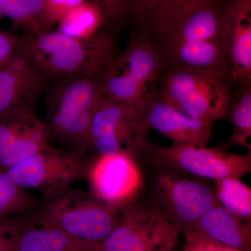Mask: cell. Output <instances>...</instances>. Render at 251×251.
I'll return each instance as SVG.
<instances>
[{"instance_id":"18","label":"cell","mask_w":251,"mask_h":251,"mask_svg":"<svg viewBox=\"0 0 251 251\" xmlns=\"http://www.w3.org/2000/svg\"><path fill=\"white\" fill-rule=\"evenodd\" d=\"M99 245L59 229L27 224L18 238L16 251H100Z\"/></svg>"},{"instance_id":"22","label":"cell","mask_w":251,"mask_h":251,"mask_svg":"<svg viewBox=\"0 0 251 251\" xmlns=\"http://www.w3.org/2000/svg\"><path fill=\"white\" fill-rule=\"evenodd\" d=\"M219 204L244 222L251 223V188L237 177L214 181Z\"/></svg>"},{"instance_id":"13","label":"cell","mask_w":251,"mask_h":251,"mask_svg":"<svg viewBox=\"0 0 251 251\" xmlns=\"http://www.w3.org/2000/svg\"><path fill=\"white\" fill-rule=\"evenodd\" d=\"M45 122L35 110L18 109L0 117V170L16 166L50 146Z\"/></svg>"},{"instance_id":"15","label":"cell","mask_w":251,"mask_h":251,"mask_svg":"<svg viewBox=\"0 0 251 251\" xmlns=\"http://www.w3.org/2000/svg\"><path fill=\"white\" fill-rule=\"evenodd\" d=\"M49 80L16 49L0 69V117L18 109L35 110Z\"/></svg>"},{"instance_id":"4","label":"cell","mask_w":251,"mask_h":251,"mask_svg":"<svg viewBox=\"0 0 251 251\" xmlns=\"http://www.w3.org/2000/svg\"><path fill=\"white\" fill-rule=\"evenodd\" d=\"M119 211L90 191L70 186L44 197L36 207L32 224L100 244L115 227Z\"/></svg>"},{"instance_id":"28","label":"cell","mask_w":251,"mask_h":251,"mask_svg":"<svg viewBox=\"0 0 251 251\" xmlns=\"http://www.w3.org/2000/svg\"><path fill=\"white\" fill-rule=\"evenodd\" d=\"M21 216L0 221V251H16L18 238L24 225Z\"/></svg>"},{"instance_id":"5","label":"cell","mask_w":251,"mask_h":251,"mask_svg":"<svg viewBox=\"0 0 251 251\" xmlns=\"http://www.w3.org/2000/svg\"><path fill=\"white\" fill-rule=\"evenodd\" d=\"M163 69L148 34L132 32L126 49L120 51L100 76L103 97L142 109L156 92Z\"/></svg>"},{"instance_id":"21","label":"cell","mask_w":251,"mask_h":251,"mask_svg":"<svg viewBox=\"0 0 251 251\" xmlns=\"http://www.w3.org/2000/svg\"><path fill=\"white\" fill-rule=\"evenodd\" d=\"M104 25V17L95 1H87L73 9L59 21L56 31L74 38L90 37Z\"/></svg>"},{"instance_id":"20","label":"cell","mask_w":251,"mask_h":251,"mask_svg":"<svg viewBox=\"0 0 251 251\" xmlns=\"http://www.w3.org/2000/svg\"><path fill=\"white\" fill-rule=\"evenodd\" d=\"M226 120L232 124L234 130L221 145L226 150L240 147L251 151V85L236 90Z\"/></svg>"},{"instance_id":"2","label":"cell","mask_w":251,"mask_h":251,"mask_svg":"<svg viewBox=\"0 0 251 251\" xmlns=\"http://www.w3.org/2000/svg\"><path fill=\"white\" fill-rule=\"evenodd\" d=\"M46 121L51 141L87 156L94 112L103 99L100 76L75 75L50 81L45 91Z\"/></svg>"},{"instance_id":"30","label":"cell","mask_w":251,"mask_h":251,"mask_svg":"<svg viewBox=\"0 0 251 251\" xmlns=\"http://www.w3.org/2000/svg\"><path fill=\"white\" fill-rule=\"evenodd\" d=\"M232 18L235 20L251 18V0H229Z\"/></svg>"},{"instance_id":"11","label":"cell","mask_w":251,"mask_h":251,"mask_svg":"<svg viewBox=\"0 0 251 251\" xmlns=\"http://www.w3.org/2000/svg\"><path fill=\"white\" fill-rule=\"evenodd\" d=\"M89 160L50 145L4 172L20 187L40 191L46 197L85 178Z\"/></svg>"},{"instance_id":"23","label":"cell","mask_w":251,"mask_h":251,"mask_svg":"<svg viewBox=\"0 0 251 251\" xmlns=\"http://www.w3.org/2000/svg\"><path fill=\"white\" fill-rule=\"evenodd\" d=\"M38 205L35 198L0 170V221L30 212Z\"/></svg>"},{"instance_id":"1","label":"cell","mask_w":251,"mask_h":251,"mask_svg":"<svg viewBox=\"0 0 251 251\" xmlns=\"http://www.w3.org/2000/svg\"><path fill=\"white\" fill-rule=\"evenodd\" d=\"M17 50L49 80L75 75L100 76L120 50L114 34L101 28L79 39L57 31L19 36Z\"/></svg>"},{"instance_id":"8","label":"cell","mask_w":251,"mask_h":251,"mask_svg":"<svg viewBox=\"0 0 251 251\" xmlns=\"http://www.w3.org/2000/svg\"><path fill=\"white\" fill-rule=\"evenodd\" d=\"M150 130L139 107L103 97L91 123L88 153L92 157L118 153L143 156L151 143Z\"/></svg>"},{"instance_id":"7","label":"cell","mask_w":251,"mask_h":251,"mask_svg":"<svg viewBox=\"0 0 251 251\" xmlns=\"http://www.w3.org/2000/svg\"><path fill=\"white\" fill-rule=\"evenodd\" d=\"M232 21L229 0H201L155 18L148 35L154 47L227 39Z\"/></svg>"},{"instance_id":"25","label":"cell","mask_w":251,"mask_h":251,"mask_svg":"<svg viewBox=\"0 0 251 251\" xmlns=\"http://www.w3.org/2000/svg\"><path fill=\"white\" fill-rule=\"evenodd\" d=\"M164 0H133L128 20L137 25L134 32L148 34L152 27L157 12Z\"/></svg>"},{"instance_id":"24","label":"cell","mask_w":251,"mask_h":251,"mask_svg":"<svg viewBox=\"0 0 251 251\" xmlns=\"http://www.w3.org/2000/svg\"><path fill=\"white\" fill-rule=\"evenodd\" d=\"M43 0H0L2 16L9 18L15 27L22 28L25 34L41 32Z\"/></svg>"},{"instance_id":"3","label":"cell","mask_w":251,"mask_h":251,"mask_svg":"<svg viewBox=\"0 0 251 251\" xmlns=\"http://www.w3.org/2000/svg\"><path fill=\"white\" fill-rule=\"evenodd\" d=\"M157 90L186 115L214 123L226 120L236 92L231 73L181 67L163 69Z\"/></svg>"},{"instance_id":"29","label":"cell","mask_w":251,"mask_h":251,"mask_svg":"<svg viewBox=\"0 0 251 251\" xmlns=\"http://www.w3.org/2000/svg\"><path fill=\"white\" fill-rule=\"evenodd\" d=\"M19 36L9 31L0 30V69L12 58L18 44Z\"/></svg>"},{"instance_id":"12","label":"cell","mask_w":251,"mask_h":251,"mask_svg":"<svg viewBox=\"0 0 251 251\" xmlns=\"http://www.w3.org/2000/svg\"><path fill=\"white\" fill-rule=\"evenodd\" d=\"M85 178L90 192L117 210L133 202L143 186L136 158L125 153L92 157Z\"/></svg>"},{"instance_id":"19","label":"cell","mask_w":251,"mask_h":251,"mask_svg":"<svg viewBox=\"0 0 251 251\" xmlns=\"http://www.w3.org/2000/svg\"><path fill=\"white\" fill-rule=\"evenodd\" d=\"M227 49L236 90L251 85V18L233 19Z\"/></svg>"},{"instance_id":"10","label":"cell","mask_w":251,"mask_h":251,"mask_svg":"<svg viewBox=\"0 0 251 251\" xmlns=\"http://www.w3.org/2000/svg\"><path fill=\"white\" fill-rule=\"evenodd\" d=\"M157 208L177 229L192 232L199 220L219 204L215 187L180 173L158 171L155 180Z\"/></svg>"},{"instance_id":"32","label":"cell","mask_w":251,"mask_h":251,"mask_svg":"<svg viewBox=\"0 0 251 251\" xmlns=\"http://www.w3.org/2000/svg\"><path fill=\"white\" fill-rule=\"evenodd\" d=\"M1 16H2V14H1V11H0V20H1Z\"/></svg>"},{"instance_id":"6","label":"cell","mask_w":251,"mask_h":251,"mask_svg":"<svg viewBox=\"0 0 251 251\" xmlns=\"http://www.w3.org/2000/svg\"><path fill=\"white\" fill-rule=\"evenodd\" d=\"M143 156L158 171L185 173L214 181L226 177L242 179L251 173V151L237 154L221 144L207 148L175 144L161 146L151 142Z\"/></svg>"},{"instance_id":"27","label":"cell","mask_w":251,"mask_h":251,"mask_svg":"<svg viewBox=\"0 0 251 251\" xmlns=\"http://www.w3.org/2000/svg\"><path fill=\"white\" fill-rule=\"evenodd\" d=\"M42 15L41 18V31H52L73 9L87 1L93 0H43Z\"/></svg>"},{"instance_id":"31","label":"cell","mask_w":251,"mask_h":251,"mask_svg":"<svg viewBox=\"0 0 251 251\" xmlns=\"http://www.w3.org/2000/svg\"><path fill=\"white\" fill-rule=\"evenodd\" d=\"M198 1L201 0H164L161 8L157 12L156 18Z\"/></svg>"},{"instance_id":"16","label":"cell","mask_w":251,"mask_h":251,"mask_svg":"<svg viewBox=\"0 0 251 251\" xmlns=\"http://www.w3.org/2000/svg\"><path fill=\"white\" fill-rule=\"evenodd\" d=\"M163 69L192 67L231 73L227 39L193 41L154 47Z\"/></svg>"},{"instance_id":"17","label":"cell","mask_w":251,"mask_h":251,"mask_svg":"<svg viewBox=\"0 0 251 251\" xmlns=\"http://www.w3.org/2000/svg\"><path fill=\"white\" fill-rule=\"evenodd\" d=\"M251 226L218 204L199 220L193 231L227 247L251 251Z\"/></svg>"},{"instance_id":"9","label":"cell","mask_w":251,"mask_h":251,"mask_svg":"<svg viewBox=\"0 0 251 251\" xmlns=\"http://www.w3.org/2000/svg\"><path fill=\"white\" fill-rule=\"evenodd\" d=\"M100 251H173L179 231L156 206L133 201L120 209Z\"/></svg>"},{"instance_id":"14","label":"cell","mask_w":251,"mask_h":251,"mask_svg":"<svg viewBox=\"0 0 251 251\" xmlns=\"http://www.w3.org/2000/svg\"><path fill=\"white\" fill-rule=\"evenodd\" d=\"M142 111L148 128L159 132L175 145L206 147L212 139L215 123L186 115L162 97L158 90Z\"/></svg>"},{"instance_id":"26","label":"cell","mask_w":251,"mask_h":251,"mask_svg":"<svg viewBox=\"0 0 251 251\" xmlns=\"http://www.w3.org/2000/svg\"><path fill=\"white\" fill-rule=\"evenodd\" d=\"M104 17V25L112 33L119 31L127 22L133 0H93Z\"/></svg>"}]
</instances>
